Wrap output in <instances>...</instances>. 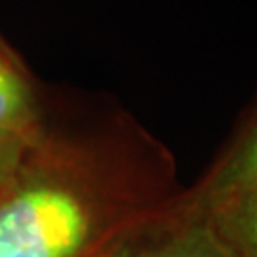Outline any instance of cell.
Returning a JSON list of instances; mask_svg holds the SVG:
<instances>
[{
    "mask_svg": "<svg viewBox=\"0 0 257 257\" xmlns=\"http://www.w3.org/2000/svg\"><path fill=\"white\" fill-rule=\"evenodd\" d=\"M185 187L172 151L110 99L50 122L0 183V257H99Z\"/></svg>",
    "mask_w": 257,
    "mask_h": 257,
    "instance_id": "obj_1",
    "label": "cell"
},
{
    "mask_svg": "<svg viewBox=\"0 0 257 257\" xmlns=\"http://www.w3.org/2000/svg\"><path fill=\"white\" fill-rule=\"evenodd\" d=\"M257 185V93L208 170L187 191L200 208Z\"/></svg>",
    "mask_w": 257,
    "mask_h": 257,
    "instance_id": "obj_3",
    "label": "cell"
},
{
    "mask_svg": "<svg viewBox=\"0 0 257 257\" xmlns=\"http://www.w3.org/2000/svg\"><path fill=\"white\" fill-rule=\"evenodd\" d=\"M37 138H21L12 134H0V183L8 177Z\"/></svg>",
    "mask_w": 257,
    "mask_h": 257,
    "instance_id": "obj_6",
    "label": "cell"
},
{
    "mask_svg": "<svg viewBox=\"0 0 257 257\" xmlns=\"http://www.w3.org/2000/svg\"><path fill=\"white\" fill-rule=\"evenodd\" d=\"M202 210L227 257H257V185Z\"/></svg>",
    "mask_w": 257,
    "mask_h": 257,
    "instance_id": "obj_4",
    "label": "cell"
},
{
    "mask_svg": "<svg viewBox=\"0 0 257 257\" xmlns=\"http://www.w3.org/2000/svg\"><path fill=\"white\" fill-rule=\"evenodd\" d=\"M44 112L25 73L0 50V134L37 138L44 126Z\"/></svg>",
    "mask_w": 257,
    "mask_h": 257,
    "instance_id": "obj_5",
    "label": "cell"
},
{
    "mask_svg": "<svg viewBox=\"0 0 257 257\" xmlns=\"http://www.w3.org/2000/svg\"><path fill=\"white\" fill-rule=\"evenodd\" d=\"M99 257H227L204 210L185 187L174 200L126 229Z\"/></svg>",
    "mask_w": 257,
    "mask_h": 257,
    "instance_id": "obj_2",
    "label": "cell"
}]
</instances>
